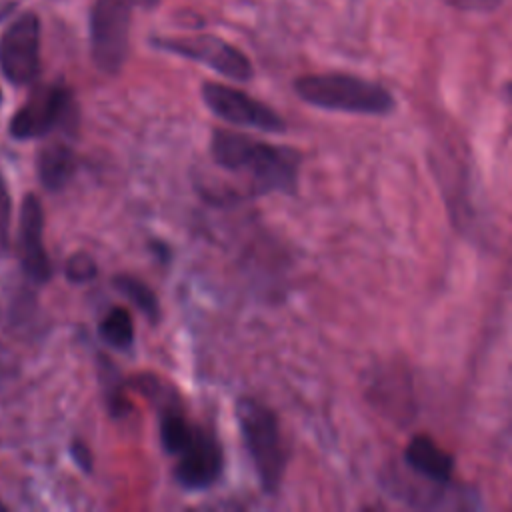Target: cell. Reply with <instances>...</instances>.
<instances>
[{"instance_id": "obj_11", "label": "cell", "mask_w": 512, "mask_h": 512, "mask_svg": "<svg viewBox=\"0 0 512 512\" xmlns=\"http://www.w3.org/2000/svg\"><path fill=\"white\" fill-rule=\"evenodd\" d=\"M404 460L418 476L430 482L446 486L452 480L454 458L428 436H414L404 450Z\"/></svg>"}, {"instance_id": "obj_3", "label": "cell", "mask_w": 512, "mask_h": 512, "mask_svg": "<svg viewBox=\"0 0 512 512\" xmlns=\"http://www.w3.org/2000/svg\"><path fill=\"white\" fill-rule=\"evenodd\" d=\"M236 422L262 490L274 494L286 468V450L276 414L254 398H240L236 402Z\"/></svg>"}, {"instance_id": "obj_22", "label": "cell", "mask_w": 512, "mask_h": 512, "mask_svg": "<svg viewBox=\"0 0 512 512\" xmlns=\"http://www.w3.org/2000/svg\"><path fill=\"white\" fill-rule=\"evenodd\" d=\"M506 96H508V100L512 102V82L506 86Z\"/></svg>"}, {"instance_id": "obj_15", "label": "cell", "mask_w": 512, "mask_h": 512, "mask_svg": "<svg viewBox=\"0 0 512 512\" xmlns=\"http://www.w3.org/2000/svg\"><path fill=\"white\" fill-rule=\"evenodd\" d=\"M102 374H104V398H106V406L110 410L112 416H124L128 410H130V402L124 398L122 394V382L114 370V366L104 360V366H102Z\"/></svg>"}, {"instance_id": "obj_7", "label": "cell", "mask_w": 512, "mask_h": 512, "mask_svg": "<svg viewBox=\"0 0 512 512\" xmlns=\"http://www.w3.org/2000/svg\"><path fill=\"white\" fill-rule=\"evenodd\" d=\"M0 70L14 86L30 84L40 70V20L34 12L18 16L0 38Z\"/></svg>"}, {"instance_id": "obj_12", "label": "cell", "mask_w": 512, "mask_h": 512, "mask_svg": "<svg viewBox=\"0 0 512 512\" xmlns=\"http://www.w3.org/2000/svg\"><path fill=\"white\" fill-rule=\"evenodd\" d=\"M36 172L42 186L50 192L62 190L76 172V156L70 146L56 142L48 144L38 152Z\"/></svg>"}, {"instance_id": "obj_2", "label": "cell", "mask_w": 512, "mask_h": 512, "mask_svg": "<svg viewBox=\"0 0 512 512\" xmlns=\"http://www.w3.org/2000/svg\"><path fill=\"white\" fill-rule=\"evenodd\" d=\"M294 90L306 104L322 110L384 116L396 106L384 86L340 72L300 76L294 80Z\"/></svg>"}, {"instance_id": "obj_16", "label": "cell", "mask_w": 512, "mask_h": 512, "mask_svg": "<svg viewBox=\"0 0 512 512\" xmlns=\"http://www.w3.org/2000/svg\"><path fill=\"white\" fill-rule=\"evenodd\" d=\"M64 274L70 282L74 284H82V282H88L96 276V262L90 254H84V252H76L68 258L66 262V268H64Z\"/></svg>"}, {"instance_id": "obj_10", "label": "cell", "mask_w": 512, "mask_h": 512, "mask_svg": "<svg viewBox=\"0 0 512 512\" xmlns=\"http://www.w3.org/2000/svg\"><path fill=\"white\" fill-rule=\"evenodd\" d=\"M20 266L34 284H44L52 276V262L44 248V210L36 194H26L20 206L18 226Z\"/></svg>"}, {"instance_id": "obj_20", "label": "cell", "mask_w": 512, "mask_h": 512, "mask_svg": "<svg viewBox=\"0 0 512 512\" xmlns=\"http://www.w3.org/2000/svg\"><path fill=\"white\" fill-rule=\"evenodd\" d=\"M8 370H10V362H8L6 350L0 346V376H6Z\"/></svg>"}, {"instance_id": "obj_17", "label": "cell", "mask_w": 512, "mask_h": 512, "mask_svg": "<svg viewBox=\"0 0 512 512\" xmlns=\"http://www.w3.org/2000/svg\"><path fill=\"white\" fill-rule=\"evenodd\" d=\"M10 238V194L4 178L0 176V256L8 252Z\"/></svg>"}, {"instance_id": "obj_9", "label": "cell", "mask_w": 512, "mask_h": 512, "mask_svg": "<svg viewBox=\"0 0 512 512\" xmlns=\"http://www.w3.org/2000/svg\"><path fill=\"white\" fill-rule=\"evenodd\" d=\"M176 458L174 478L186 490L210 488L224 468V454L218 438L202 426H198L190 444Z\"/></svg>"}, {"instance_id": "obj_5", "label": "cell", "mask_w": 512, "mask_h": 512, "mask_svg": "<svg viewBox=\"0 0 512 512\" xmlns=\"http://www.w3.org/2000/svg\"><path fill=\"white\" fill-rule=\"evenodd\" d=\"M72 94L60 82L36 86L10 120L14 140H34L50 134L72 114Z\"/></svg>"}, {"instance_id": "obj_13", "label": "cell", "mask_w": 512, "mask_h": 512, "mask_svg": "<svg viewBox=\"0 0 512 512\" xmlns=\"http://www.w3.org/2000/svg\"><path fill=\"white\" fill-rule=\"evenodd\" d=\"M112 284L120 294H124L126 300H130L148 318V322L160 320L158 296L146 282H142L140 278H134L130 274H120V276H114Z\"/></svg>"}, {"instance_id": "obj_6", "label": "cell", "mask_w": 512, "mask_h": 512, "mask_svg": "<svg viewBox=\"0 0 512 512\" xmlns=\"http://www.w3.org/2000/svg\"><path fill=\"white\" fill-rule=\"evenodd\" d=\"M150 44L158 50L200 62L236 82H246L254 74L250 60L236 46L218 36L200 34L184 38H152Z\"/></svg>"}, {"instance_id": "obj_21", "label": "cell", "mask_w": 512, "mask_h": 512, "mask_svg": "<svg viewBox=\"0 0 512 512\" xmlns=\"http://www.w3.org/2000/svg\"><path fill=\"white\" fill-rule=\"evenodd\" d=\"M140 2H142L144 6H148V8H150V6H156V4H158V0H140Z\"/></svg>"}, {"instance_id": "obj_1", "label": "cell", "mask_w": 512, "mask_h": 512, "mask_svg": "<svg viewBox=\"0 0 512 512\" xmlns=\"http://www.w3.org/2000/svg\"><path fill=\"white\" fill-rule=\"evenodd\" d=\"M210 158L224 172L244 178L248 196L296 192L300 154L292 148L274 146L240 132L214 130Z\"/></svg>"}, {"instance_id": "obj_19", "label": "cell", "mask_w": 512, "mask_h": 512, "mask_svg": "<svg viewBox=\"0 0 512 512\" xmlns=\"http://www.w3.org/2000/svg\"><path fill=\"white\" fill-rule=\"evenodd\" d=\"M70 454L74 458V462L84 470V472H90L92 470V456H90V450L84 442L80 440H74L72 446H70Z\"/></svg>"}, {"instance_id": "obj_8", "label": "cell", "mask_w": 512, "mask_h": 512, "mask_svg": "<svg viewBox=\"0 0 512 512\" xmlns=\"http://www.w3.org/2000/svg\"><path fill=\"white\" fill-rule=\"evenodd\" d=\"M202 100L212 110V114L234 126L256 128L264 132H284L286 124L276 114V110L242 90L218 82H206L202 86Z\"/></svg>"}, {"instance_id": "obj_18", "label": "cell", "mask_w": 512, "mask_h": 512, "mask_svg": "<svg viewBox=\"0 0 512 512\" xmlns=\"http://www.w3.org/2000/svg\"><path fill=\"white\" fill-rule=\"evenodd\" d=\"M458 10H472V12H490L500 6L502 0H444Z\"/></svg>"}, {"instance_id": "obj_14", "label": "cell", "mask_w": 512, "mask_h": 512, "mask_svg": "<svg viewBox=\"0 0 512 512\" xmlns=\"http://www.w3.org/2000/svg\"><path fill=\"white\" fill-rule=\"evenodd\" d=\"M98 336L116 350H130L134 344V322L126 308L116 306L98 324Z\"/></svg>"}, {"instance_id": "obj_4", "label": "cell", "mask_w": 512, "mask_h": 512, "mask_svg": "<svg viewBox=\"0 0 512 512\" xmlns=\"http://www.w3.org/2000/svg\"><path fill=\"white\" fill-rule=\"evenodd\" d=\"M134 0H96L90 12V52L98 70L116 74L128 56Z\"/></svg>"}]
</instances>
